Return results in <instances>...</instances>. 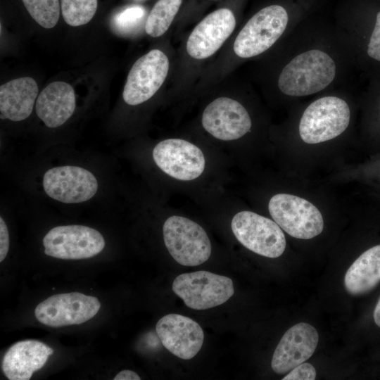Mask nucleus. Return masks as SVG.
Masks as SVG:
<instances>
[{
	"label": "nucleus",
	"instance_id": "obj_14",
	"mask_svg": "<svg viewBox=\"0 0 380 380\" xmlns=\"http://www.w3.org/2000/svg\"><path fill=\"white\" fill-rule=\"evenodd\" d=\"M201 122L209 134L223 141L238 139L251 128L246 109L236 100L225 96L215 99L205 107Z\"/></svg>",
	"mask_w": 380,
	"mask_h": 380
},
{
	"label": "nucleus",
	"instance_id": "obj_27",
	"mask_svg": "<svg viewBox=\"0 0 380 380\" xmlns=\"http://www.w3.org/2000/svg\"><path fill=\"white\" fill-rule=\"evenodd\" d=\"M114 380H140L139 376L131 370H122L114 378Z\"/></svg>",
	"mask_w": 380,
	"mask_h": 380
},
{
	"label": "nucleus",
	"instance_id": "obj_21",
	"mask_svg": "<svg viewBox=\"0 0 380 380\" xmlns=\"http://www.w3.org/2000/svg\"><path fill=\"white\" fill-rule=\"evenodd\" d=\"M97 6V0H61L63 18L73 27L88 23L94 16Z\"/></svg>",
	"mask_w": 380,
	"mask_h": 380
},
{
	"label": "nucleus",
	"instance_id": "obj_12",
	"mask_svg": "<svg viewBox=\"0 0 380 380\" xmlns=\"http://www.w3.org/2000/svg\"><path fill=\"white\" fill-rule=\"evenodd\" d=\"M153 158L163 172L179 180L196 179L205 169V160L202 151L181 139H168L159 142L153 148Z\"/></svg>",
	"mask_w": 380,
	"mask_h": 380
},
{
	"label": "nucleus",
	"instance_id": "obj_4",
	"mask_svg": "<svg viewBox=\"0 0 380 380\" xmlns=\"http://www.w3.org/2000/svg\"><path fill=\"white\" fill-rule=\"evenodd\" d=\"M163 232L168 252L179 264L196 266L210 258V239L196 222L184 217L171 216L165 220Z\"/></svg>",
	"mask_w": 380,
	"mask_h": 380
},
{
	"label": "nucleus",
	"instance_id": "obj_8",
	"mask_svg": "<svg viewBox=\"0 0 380 380\" xmlns=\"http://www.w3.org/2000/svg\"><path fill=\"white\" fill-rule=\"evenodd\" d=\"M44 253L64 260H80L98 255L105 246L101 234L83 225H63L51 229L43 239Z\"/></svg>",
	"mask_w": 380,
	"mask_h": 380
},
{
	"label": "nucleus",
	"instance_id": "obj_9",
	"mask_svg": "<svg viewBox=\"0 0 380 380\" xmlns=\"http://www.w3.org/2000/svg\"><path fill=\"white\" fill-rule=\"evenodd\" d=\"M101 307L98 298L79 292L53 295L40 303L34 315L51 327L80 324L94 317Z\"/></svg>",
	"mask_w": 380,
	"mask_h": 380
},
{
	"label": "nucleus",
	"instance_id": "obj_29",
	"mask_svg": "<svg viewBox=\"0 0 380 380\" xmlns=\"http://www.w3.org/2000/svg\"><path fill=\"white\" fill-rule=\"evenodd\" d=\"M205 1H218V0H205Z\"/></svg>",
	"mask_w": 380,
	"mask_h": 380
},
{
	"label": "nucleus",
	"instance_id": "obj_26",
	"mask_svg": "<svg viewBox=\"0 0 380 380\" xmlns=\"http://www.w3.org/2000/svg\"><path fill=\"white\" fill-rule=\"evenodd\" d=\"M9 248L8 230L3 218L0 217V261L2 262L7 255Z\"/></svg>",
	"mask_w": 380,
	"mask_h": 380
},
{
	"label": "nucleus",
	"instance_id": "obj_22",
	"mask_svg": "<svg viewBox=\"0 0 380 380\" xmlns=\"http://www.w3.org/2000/svg\"><path fill=\"white\" fill-rule=\"evenodd\" d=\"M31 17L42 27L50 29L58 23L60 16L59 0H22Z\"/></svg>",
	"mask_w": 380,
	"mask_h": 380
},
{
	"label": "nucleus",
	"instance_id": "obj_15",
	"mask_svg": "<svg viewBox=\"0 0 380 380\" xmlns=\"http://www.w3.org/2000/svg\"><path fill=\"white\" fill-rule=\"evenodd\" d=\"M156 331L163 346L183 360L193 358L203 346L202 328L196 321L184 315H165L157 322Z\"/></svg>",
	"mask_w": 380,
	"mask_h": 380
},
{
	"label": "nucleus",
	"instance_id": "obj_20",
	"mask_svg": "<svg viewBox=\"0 0 380 380\" xmlns=\"http://www.w3.org/2000/svg\"><path fill=\"white\" fill-rule=\"evenodd\" d=\"M380 281V244L364 252L347 270L344 286L351 295L365 293Z\"/></svg>",
	"mask_w": 380,
	"mask_h": 380
},
{
	"label": "nucleus",
	"instance_id": "obj_25",
	"mask_svg": "<svg viewBox=\"0 0 380 380\" xmlns=\"http://www.w3.org/2000/svg\"><path fill=\"white\" fill-rule=\"evenodd\" d=\"M315 378V367L311 364L303 362L293 368L282 380H314Z\"/></svg>",
	"mask_w": 380,
	"mask_h": 380
},
{
	"label": "nucleus",
	"instance_id": "obj_18",
	"mask_svg": "<svg viewBox=\"0 0 380 380\" xmlns=\"http://www.w3.org/2000/svg\"><path fill=\"white\" fill-rule=\"evenodd\" d=\"M75 106V94L72 86L57 81L49 84L39 94L36 102V113L46 127L56 128L72 116Z\"/></svg>",
	"mask_w": 380,
	"mask_h": 380
},
{
	"label": "nucleus",
	"instance_id": "obj_13",
	"mask_svg": "<svg viewBox=\"0 0 380 380\" xmlns=\"http://www.w3.org/2000/svg\"><path fill=\"white\" fill-rule=\"evenodd\" d=\"M43 187L51 198L65 203H77L91 199L98 190L95 176L77 166H60L48 170Z\"/></svg>",
	"mask_w": 380,
	"mask_h": 380
},
{
	"label": "nucleus",
	"instance_id": "obj_17",
	"mask_svg": "<svg viewBox=\"0 0 380 380\" xmlns=\"http://www.w3.org/2000/svg\"><path fill=\"white\" fill-rule=\"evenodd\" d=\"M53 353L52 348L37 340L17 342L4 354L3 372L9 380H28L43 367Z\"/></svg>",
	"mask_w": 380,
	"mask_h": 380
},
{
	"label": "nucleus",
	"instance_id": "obj_5",
	"mask_svg": "<svg viewBox=\"0 0 380 380\" xmlns=\"http://www.w3.org/2000/svg\"><path fill=\"white\" fill-rule=\"evenodd\" d=\"M172 289L187 307L194 310H206L223 304L234 293L230 278L205 270L178 275Z\"/></svg>",
	"mask_w": 380,
	"mask_h": 380
},
{
	"label": "nucleus",
	"instance_id": "obj_2",
	"mask_svg": "<svg viewBox=\"0 0 380 380\" xmlns=\"http://www.w3.org/2000/svg\"><path fill=\"white\" fill-rule=\"evenodd\" d=\"M289 20L286 9L277 4L265 6L255 13L237 34L234 53L248 58L269 49L282 35Z\"/></svg>",
	"mask_w": 380,
	"mask_h": 380
},
{
	"label": "nucleus",
	"instance_id": "obj_28",
	"mask_svg": "<svg viewBox=\"0 0 380 380\" xmlns=\"http://www.w3.org/2000/svg\"><path fill=\"white\" fill-rule=\"evenodd\" d=\"M374 319L376 324L380 327V298L376 305L374 311Z\"/></svg>",
	"mask_w": 380,
	"mask_h": 380
},
{
	"label": "nucleus",
	"instance_id": "obj_11",
	"mask_svg": "<svg viewBox=\"0 0 380 380\" xmlns=\"http://www.w3.org/2000/svg\"><path fill=\"white\" fill-rule=\"evenodd\" d=\"M236 24L235 12L229 6L210 12L190 33L186 44L187 53L196 60L210 57L229 37Z\"/></svg>",
	"mask_w": 380,
	"mask_h": 380
},
{
	"label": "nucleus",
	"instance_id": "obj_19",
	"mask_svg": "<svg viewBox=\"0 0 380 380\" xmlns=\"http://www.w3.org/2000/svg\"><path fill=\"white\" fill-rule=\"evenodd\" d=\"M38 87L30 77H23L7 82L0 87V118L21 121L30 116Z\"/></svg>",
	"mask_w": 380,
	"mask_h": 380
},
{
	"label": "nucleus",
	"instance_id": "obj_7",
	"mask_svg": "<svg viewBox=\"0 0 380 380\" xmlns=\"http://www.w3.org/2000/svg\"><path fill=\"white\" fill-rule=\"evenodd\" d=\"M231 227L236 239L258 255L276 258L286 248L285 236L273 220L251 211H241L232 218Z\"/></svg>",
	"mask_w": 380,
	"mask_h": 380
},
{
	"label": "nucleus",
	"instance_id": "obj_16",
	"mask_svg": "<svg viewBox=\"0 0 380 380\" xmlns=\"http://www.w3.org/2000/svg\"><path fill=\"white\" fill-rule=\"evenodd\" d=\"M319 334L312 325L300 322L289 328L274 352L271 367L277 374H284L308 360L314 353Z\"/></svg>",
	"mask_w": 380,
	"mask_h": 380
},
{
	"label": "nucleus",
	"instance_id": "obj_10",
	"mask_svg": "<svg viewBox=\"0 0 380 380\" xmlns=\"http://www.w3.org/2000/svg\"><path fill=\"white\" fill-rule=\"evenodd\" d=\"M170 63L160 49H152L133 64L127 77L122 97L131 106L141 104L151 99L165 82Z\"/></svg>",
	"mask_w": 380,
	"mask_h": 380
},
{
	"label": "nucleus",
	"instance_id": "obj_6",
	"mask_svg": "<svg viewBox=\"0 0 380 380\" xmlns=\"http://www.w3.org/2000/svg\"><path fill=\"white\" fill-rule=\"evenodd\" d=\"M268 209L274 222L294 238L312 239L323 230L324 220L320 211L300 197L276 194L270 198Z\"/></svg>",
	"mask_w": 380,
	"mask_h": 380
},
{
	"label": "nucleus",
	"instance_id": "obj_1",
	"mask_svg": "<svg viewBox=\"0 0 380 380\" xmlns=\"http://www.w3.org/2000/svg\"><path fill=\"white\" fill-rule=\"evenodd\" d=\"M336 72V63L326 52L308 50L294 57L284 67L278 79V87L288 96L312 94L329 86Z\"/></svg>",
	"mask_w": 380,
	"mask_h": 380
},
{
	"label": "nucleus",
	"instance_id": "obj_24",
	"mask_svg": "<svg viewBox=\"0 0 380 380\" xmlns=\"http://www.w3.org/2000/svg\"><path fill=\"white\" fill-rule=\"evenodd\" d=\"M365 52L368 60L380 66V10L376 13L372 27L369 30Z\"/></svg>",
	"mask_w": 380,
	"mask_h": 380
},
{
	"label": "nucleus",
	"instance_id": "obj_3",
	"mask_svg": "<svg viewBox=\"0 0 380 380\" xmlns=\"http://www.w3.org/2000/svg\"><path fill=\"white\" fill-rule=\"evenodd\" d=\"M350 111L348 103L336 96L317 99L305 110L299 123L301 139L310 144L329 141L348 127Z\"/></svg>",
	"mask_w": 380,
	"mask_h": 380
},
{
	"label": "nucleus",
	"instance_id": "obj_23",
	"mask_svg": "<svg viewBox=\"0 0 380 380\" xmlns=\"http://www.w3.org/2000/svg\"><path fill=\"white\" fill-rule=\"evenodd\" d=\"M146 9L139 5H133L124 8L113 18L112 27L120 34H132L136 31L146 20Z\"/></svg>",
	"mask_w": 380,
	"mask_h": 380
}]
</instances>
